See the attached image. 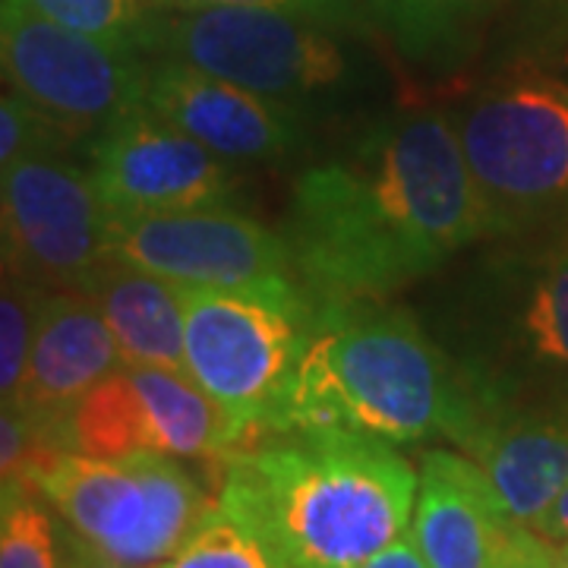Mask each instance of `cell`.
Segmentation results:
<instances>
[{
	"label": "cell",
	"mask_w": 568,
	"mask_h": 568,
	"mask_svg": "<svg viewBox=\"0 0 568 568\" xmlns=\"http://www.w3.org/2000/svg\"><path fill=\"white\" fill-rule=\"evenodd\" d=\"M410 530L429 568H493L518 521L477 458L452 448L426 452L417 470Z\"/></svg>",
	"instance_id": "15"
},
{
	"label": "cell",
	"mask_w": 568,
	"mask_h": 568,
	"mask_svg": "<svg viewBox=\"0 0 568 568\" xmlns=\"http://www.w3.org/2000/svg\"><path fill=\"white\" fill-rule=\"evenodd\" d=\"M366 29L272 7H168L155 58L190 63L316 123L379 99L386 73Z\"/></svg>",
	"instance_id": "4"
},
{
	"label": "cell",
	"mask_w": 568,
	"mask_h": 568,
	"mask_svg": "<svg viewBox=\"0 0 568 568\" xmlns=\"http://www.w3.org/2000/svg\"><path fill=\"white\" fill-rule=\"evenodd\" d=\"M155 568H294L278 549L256 530L234 518L219 503L209 508L200 528L193 530L171 559Z\"/></svg>",
	"instance_id": "21"
},
{
	"label": "cell",
	"mask_w": 568,
	"mask_h": 568,
	"mask_svg": "<svg viewBox=\"0 0 568 568\" xmlns=\"http://www.w3.org/2000/svg\"><path fill=\"white\" fill-rule=\"evenodd\" d=\"M108 246L114 260L174 287H250L297 278L284 234L234 209L108 212Z\"/></svg>",
	"instance_id": "11"
},
{
	"label": "cell",
	"mask_w": 568,
	"mask_h": 568,
	"mask_svg": "<svg viewBox=\"0 0 568 568\" xmlns=\"http://www.w3.org/2000/svg\"><path fill=\"white\" fill-rule=\"evenodd\" d=\"M537 534H544L552 544H566L568 540V489L552 503V506L530 525Z\"/></svg>",
	"instance_id": "28"
},
{
	"label": "cell",
	"mask_w": 568,
	"mask_h": 568,
	"mask_svg": "<svg viewBox=\"0 0 568 568\" xmlns=\"http://www.w3.org/2000/svg\"><path fill=\"white\" fill-rule=\"evenodd\" d=\"M487 237L455 118L392 108L361 118L297 174L284 241L316 301L373 297L439 272Z\"/></svg>",
	"instance_id": "1"
},
{
	"label": "cell",
	"mask_w": 568,
	"mask_h": 568,
	"mask_svg": "<svg viewBox=\"0 0 568 568\" xmlns=\"http://www.w3.org/2000/svg\"><path fill=\"white\" fill-rule=\"evenodd\" d=\"M508 0H364L395 51L414 67L452 73L465 67Z\"/></svg>",
	"instance_id": "18"
},
{
	"label": "cell",
	"mask_w": 568,
	"mask_h": 568,
	"mask_svg": "<svg viewBox=\"0 0 568 568\" xmlns=\"http://www.w3.org/2000/svg\"><path fill=\"white\" fill-rule=\"evenodd\" d=\"M82 294L99 306L123 364L186 369L183 306L174 284L111 260Z\"/></svg>",
	"instance_id": "17"
},
{
	"label": "cell",
	"mask_w": 568,
	"mask_h": 568,
	"mask_svg": "<svg viewBox=\"0 0 568 568\" xmlns=\"http://www.w3.org/2000/svg\"><path fill=\"white\" fill-rule=\"evenodd\" d=\"M73 133L48 118L41 108L22 99L20 92L7 89L0 102V168L26 159V155H51L63 152Z\"/></svg>",
	"instance_id": "23"
},
{
	"label": "cell",
	"mask_w": 568,
	"mask_h": 568,
	"mask_svg": "<svg viewBox=\"0 0 568 568\" xmlns=\"http://www.w3.org/2000/svg\"><path fill=\"white\" fill-rule=\"evenodd\" d=\"M467 455L487 470L508 515L534 525L568 489V414L503 410Z\"/></svg>",
	"instance_id": "16"
},
{
	"label": "cell",
	"mask_w": 568,
	"mask_h": 568,
	"mask_svg": "<svg viewBox=\"0 0 568 568\" xmlns=\"http://www.w3.org/2000/svg\"><path fill=\"white\" fill-rule=\"evenodd\" d=\"M559 549H562V559H566V566H568V540H566V544H562V547H559Z\"/></svg>",
	"instance_id": "30"
},
{
	"label": "cell",
	"mask_w": 568,
	"mask_h": 568,
	"mask_svg": "<svg viewBox=\"0 0 568 568\" xmlns=\"http://www.w3.org/2000/svg\"><path fill=\"white\" fill-rule=\"evenodd\" d=\"M22 484L85 544L126 568L162 566L212 508L203 484L181 458L162 452L121 458L51 452Z\"/></svg>",
	"instance_id": "7"
},
{
	"label": "cell",
	"mask_w": 568,
	"mask_h": 568,
	"mask_svg": "<svg viewBox=\"0 0 568 568\" xmlns=\"http://www.w3.org/2000/svg\"><path fill=\"white\" fill-rule=\"evenodd\" d=\"M63 568H126L114 559H108L104 552L85 544L80 534L63 528Z\"/></svg>",
	"instance_id": "27"
},
{
	"label": "cell",
	"mask_w": 568,
	"mask_h": 568,
	"mask_svg": "<svg viewBox=\"0 0 568 568\" xmlns=\"http://www.w3.org/2000/svg\"><path fill=\"white\" fill-rule=\"evenodd\" d=\"M489 417L484 392L410 313L347 297L316 301L310 345L265 433L351 429L392 446L446 436L470 452Z\"/></svg>",
	"instance_id": "2"
},
{
	"label": "cell",
	"mask_w": 568,
	"mask_h": 568,
	"mask_svg": "<svg viewBox=\"0 0 568 568\" xmlns=\"http://www.w3.org/2000/svg\"><path fill=\"white\" fill-rule=\"evenodd\" d=\"M140 104L231 164L284 162L313 133L304 114L171 58L149 63Z\"/></svg>",
	"instance_id": "13"
},
{
	"label": "cell",
	"mask_w": 568,
	"mask_h": 568,
	"mask_svg": "<svg viewBox=\"0 0 568 568\" xmlns=\"http://www.w3.org/2000/svg\"><path fill=\"white\" fill-rule=\"evenodd\" d=\"M178 294L186 373L231 417L246 446L268 429L304 357L316 301L297 278L250 287H178Z\"/></svg>",
	"instance_id": "6"
},
{
	"label": "cell",
	"mask_w": 568,
	"mask_h": 568,
	"mask_svg": "<svg viewBox=\"0 0 568 568\" xmlns=\"http://www.w3.org/2000/svg\"><path fill=\"white\" fill-rule=\"evenodd\" d=\"M530 17L537 22H556V26H568V0H525Z\"/></svg>",
	"instance_id": "29"
},
{
	"label": "cell",
	"mask_w": 568,
	"mask_h": 568,
	"mask_svg": "<svg viewBox=\"0 0 568 568\" xmlns=\"http://www.w3.org/2000/svg\"><path fill=\"white\" fill-rule=\"evenodd\" d=\"M41 17L130 54L155 58L162 0H26Z\"/></svg>",
	"instance_id": "19"
},
{
	"label": "cell",
	"mask_w": 568,
	"mask_h": 568,
	"mask_svg": "<svg viewBox=\"0 0 568 568\" xmlns=\"http://www.w3.org/2000/svg\"><path fill=\"white\" fill-rule=\"evenodd\" d=\"M89 178L104 209L126 215L231 209L241 193L234 164L142 104L95 136Z\"/></svg>",
	"instance_id": "12"
},
{
	"label": "cell",
	"mask_w": 568,
	"mask_h": 568,
	"mask_svg": "<svg viewBox=\"0 0 568 568\" xmlns=\"http://www.w3.org/2000/svg\"><path fill=\"white\" fill-rule=\"evenodd\" d=\"M219 506L294 568H357L414 518L417 470L398 448L351 429H284L241 446Z\"/></svg>",
	"instance_id": "3"
},
{
	"label": "cell",
	"mask_w": 568,
	"mask_h": 568,
	"mask_svg": "<svg viewBox=\"0 0 568 568\" xmlns=\"http://www.w3.org/2000/svg\"><path fill=\"white\" fill-rule=\"evenodd\" d=\"M446 332L439 345L484 392L493 417L521 407L534 376H568V237L534 256H484L448 306Z\"/></svg>",
	"instance_id": "5"
},
{
	"label": "cell",
	"mask_w": 568,
	"mask_h": 568,
	"mask_svg": "<svg viewBox=\"0 0 568 568\" xmlns=\"http://www.w3.org/2000/svg\"><path fill=\"white\" fill-rule=\"evenodd\" d=\"M121 366V347L99 306L77 291H48L17 407L32 414L48 439L63 448V424L70 410Z\"/></svg>",
	"instance_id": "14"
},
{
	"label": "cell",
	"mask_w": 568,
	"mask_h": 568,
	"mask_svg": "<svg viewBox=\"0 0 568 568\" xmlns=\"http://www.w3.org/2000/svg\"><path fill=\"white\" fill-rule=\"evenodd\" d=\"M162 3L164 7H272V10L320 17V20L369 26L364 0H162Z\"/></svg>",
	"instance_id": "24"
},
{
	"label": "cell",
	"mask_w": 568,
	"mask_h": 568,
	"mask_svg": "<svg viewBox=\"0 0 568 568\" xmlns=\"http://www.w3.org/2000/svg\"><path fill=\"white\" fill-rule=\"evenodd\" d=\"M0 61L10 89L73 136L102 133L136 108L152 63L48 20L26 0L0 3Z\"/></svg>",
	"instance_id": "9"
},
{
	"label": "cell",
	"mask_w": 568,
	"mask_h": 568,
	"mask_svg": "<svg viewBox=\"0 0 568 568\" xmlns=\"http://www.w3.org/2000/svg\"><path fill=\"white\" fill-rule=\"evenodd\" d=\"M44 294L48 291L39 284L26 282L13 272H3V294H0V398L3 405L20 402Z\"/></svg>",
	"instance_id": "22"
},
{
	"label": "cell",
	"mask_w": 568,
	"mask_h": 568,
	"mask_svg": "<svg viewBox=\"0 0 568 568\" xmlns=\"http://www.w3.org/2000/svg\"><path fill=\"white\" fill-rule=\"evenodd\" d=\"M455 130L487 237H511L568 205V82L511 70L477 89Z\"/></svg>",
	"instance_id": "8"
},
{
	"label": "cell",
	"mask_w": 568,
	"mask_h": 568,
	"mask_svg": "<svg viewBox=\"0 0 568 568\" xmlns=\"http://www.w3.org/2000/svg\"><path fill=\"white\" fill-rule=\"evenodd\" d=\"M493 568H568L562 559V549L552 547L544 534L530 528V525H518L506 540V547L499 549Z\"/></svg>",
	"instance_id": "25"
},
{
	"label": "cell",
	"mask_w": 568,
	"mask_h": 568,
	"mask_svg": "<svg viewBox=\"0 0 568 568\" xmlns=\"http://www.w3.org/2000/svg\"><path fill=\"white\" fill-rule=\"evenodd\" d=\"M357 568H429V562H426L414 530L407 528L398 540H392L386 549H379L376 556H369L364 566Z\"/></svg>",
	"instance_id": "26"
},
{
	"label": "cell",
	"mask_w": 568,
	"mask_h": 568,
	"mask_svg": "<svg viewBox=\"0 0 568 568\" xmlns=\"http://www.w3.org/2000/svg\"><path fill=\"white\" fill-rule=\"evenodd\" d=\"M0 209L3 272L44 291L82 294L114 260L108 246V209L89 168L67 162L61 152L3 164Z\"/></svg>",
	"instance_id": "10"
},
{
	"label": "cell",
	"mask_w": 568,
	"mask_h": 568,
	"mask_svg": "<svg viewBox=\"0 0 568 568\" xmlns=\"http://www.w3.org/2000/svg\"><path fill=\"white\" fill-rule=\"evenodd\" d=\"M54 508L22 480L0 489V568H63V528Z\"/></svg>",
	"instance_id": "20"
}]
</instances>
